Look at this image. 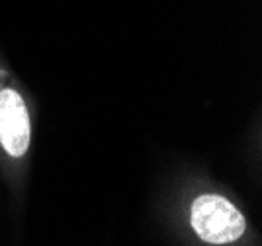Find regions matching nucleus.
Masks as SVG:
<instances>
[{
  "instance_id": "nucleus-2",
  "label": "nucleus",
  "mask_w": 262,
  "mask_h": 246,
  "mask_svg": "<svg viewBox=\"0 0 262 246\" xmlns=\"http://www.w3.org/2000/svg\"><path fill=\"white\" fill-rule=\"evenodd\" d=\"M30 116L22 96L4 88L0 90V145L4 150L20 159L30 147Z\"/></svg>"
},
{
  "instance_id": "nucleus-1",
  "label": "nucleus",
  "mask_w": 262,
  "mask_h": 246,
  "mask_svg": "<svg viewBox=\"0 0 262 246\" xmlns=\"http://www.w3.org/2000/svg\"><path fill=\"white\" fill-rule=\"evenodd\" d=\"M192 229L196 235L209 244H229L243 236L247 223L245 217L229 199L206 193L192 204L190 213Z\"/></svg>"
}]
</instances>
